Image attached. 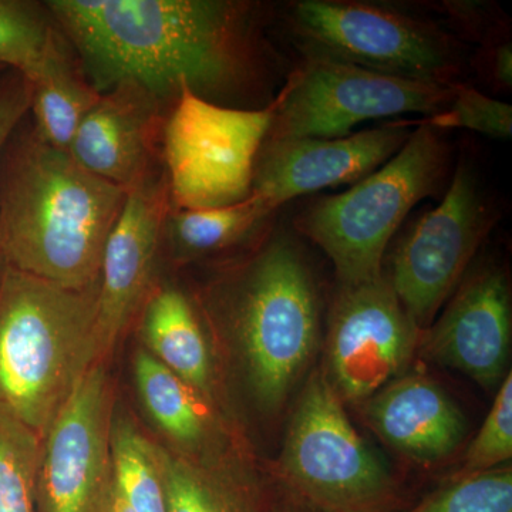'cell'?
Segmentation results:
<instances>
[{
	"instance_id": "7c38bea8",
	"label": "cell",
	"mask_w": 512,
	"mask_h": 512,
	"mask_svg": "<svg viewBox=\"0 0 512 512\" xmlns=\"http://www.w3.org/2000/svg\"><path fill=\"white\" fill-rule=\"evenodd\" d=\"M111 419L109 376L100 362L40 437L37 493L43 512H103L113 488Z\"/></svg>"
},
{
	"instance_id": "44dd1931",
	"label": "cell",
	"mask_w": 512,
	"mask_h": 512,
	"mask_svg": "<svg viewBox=\"0 0 512 512\" xmlns=\"http://www.w3.org/2000/svg\"><path fill=\"white\" fill-rule=\"evenodd\" d=\"M35 133L49 146L67 153L77 127L100 94L64 52L30 80Z\"/></svg>"
},
{
	"instance_id": "3957f363",
	"label": "cell",
	"mask_w": 512,
	"mask_h": 512,
	"mask_svg": "<svg viewBox=\"0 0 512 512\" xmlns=\"http://www.w3.org/2000/svg\"><path fill=\"white\" fill-rule=\"evenodd\" d=\"M217 302L249 399L276 416L311 373L322 340L308 262L291 239L272 238L228 279Z\"/></svg>"
},
{
	"instance_id": "ffe728a7",
	"label": "cell",
	"mask_w": 512,
	"mask_h": 512,
	"mask_svg": "<svg viewBox=\"0 0 512 512\" xmlns=\"http://www.w3.org/2000/svg\"><path fill=\"white\" fill-rule=\"evenodd\" d=\"M168 512H265L258 480L238 454L197 460L156 444Z\"/></svg>"
},
{
	"instance_id": "4fadbf2b",
	"label": "cell",
	"mask_w": 512,
	"mask_h": 512,
	"mask_svg": "<svg viewBox=\"0 0 512 512\" xmlns=\"http://www.w3.org/2000/svg\"><path fill=\"white\" fill-rule=\"evenodd\" d=\"M170 208L164 175L158 177L154 170L127 191L104 247L97 285V332L103 362L150 292Z\"/></svg>"
},
{
	"instance_id": "d4e9b609",
	"label": "cell",
	"mask_w": 512,
	"mask_h": 512,
	"mask_svg": "<svg viewBox=\"0 0 512 512\" xmlns=\"http://www.w3.org/2000/svg\"><path fill=\"white\" fill-rule=\"evenodd\" d=\"M39 434L0 407V512H35Z\"/></svg>"
},
{
	"instance_id": "6da1fadb",
	"label": "cell",
	"mask_w": 512,
	"mask_h": 512,
	"mask_svg": "<svg viewBox=\"0 0 512 512\" xmlns=\"http://www.w3.org/2000/svg\"><path fill=\"white\" fill-rule=\"evenodd\" d=\"M57 28L72 42L99 93L137 83L158 99L185 84L211 100L247 77V8L218 0H53Z\"/></svg>"
},
{
	"instance_id": "8fae6325",
	"label": "cell",
	"mask_w": 512,
	"mask_h": 512,
	"mask_svg": "<svg viewBox=\"0 0 512 512\" xmlns=\"http://www.w3.org/2000/svg\"><path fill=\"white\" fill-rule=\"evenodd\" d=\"M493 222L476 177L460 165L443 201L394 251L387 281L421 330L460 286Z\"/></svg>"
},
{
	"instance_id": "2e32d148",
	"label": "cell",
	"mask_w": 512,
	"mask_h": 512,
	"mask_svg": "<svg viewBox=\"0 0 512 512\" xmlns=\"http://www.w3.org/2000/svg\"><path fill=\"white\" fill-rule=\"evenodd\" d=\"M161 101L137 83L116 84L84 116L67 153L89 173L130 190L153 170Z\"/></svg>"
},
{
	"instance_id": "277c9868",
	"label": "cell",
	"mask_w": 512,
	"mask_h": 512,
	"mask_svg": "<svg viewBox=\"0 0 512 512\" xmlns=\"http://www.w3.org/2000/svg\"><path fill=\"white\" fill-rule=\"evenodd\" d=\"M97 285L63 288L10 266L0 278V407L40 437L103 362Z\"/></svg>"
},
{
	"instance_id": "ac0fdd59",
	"label": "cell",
	"mask_w": 512,
	"mask_h": 512,
	"mask_svg": "<svg viewBox=\"0 0 512 512\" xmlns=\"http://www.w3.org/2000/svg\"><path fill=\"white\" fill-rule=\"evenodd\" d=\"M134 380L144 409L173 450L197 460L234 453L217 406L147 352L134 356Z\"/></svg>"
},
{
	"instance_id": "30bf717a",
	"label": "cell",
	"mask_w": 512,
	"mask_h": 512,
	"mask_svg": "<svg viewBox=\"0 0 512 512\" xmlns=\"http://www.w3.org/2000/svg\"><path fill=\"white\" fill-rule=\"evenodd\" d=\"M421 335L423 330L403 308L387 276L339 285L320 369L343 403L360 406L404 375Z\"/></svg>"
},
{
	"instance_id": "7402d4cb",
	"label": "cell",
	"mask_w": 512,
	"mask_h": 512,
	"mask_svg": "<svg viewBox=\"0 0 512 512\" xmlns=\"http://www.w3.org/2000/svg\"><path fill=\"white\" fill-rule=\"evenodd\" d=\"M274 210L258 195L220 208L173 210L164 222L165 238L177 258H200L238 244Z\"/></svg>"
},
{
	"instance_id": "484cf974",
	"label": "cell",
	"mask_w": 512,
	"mask_h": 512,
	"mask_svg": "<svg viewBox=\"0 0 512 512\" xmlns=\"http://www.w3.org/2000/svg\"><path fill=\"white\" fill-rule=\"evenodd\" d=\"M396 512H512V468L456 476L419 503Z\"/></svg>"
},
{
	"instance_id": "52a82bcc",
	"label": "cell",
	"mask_w": 512,
	"mask_h": 512,
	"mask_svg": "<svg viewBox=\"0 0 512 512\" xmlns=\"http://www.w3.org/2000/svg\"><path fill=\"white\" fill-rule=\"evenodd\" d=\"M284 94L261 110L220 106L183 86L164 123V180L173 210L220 208L252 194L256 160Z\"/></svg>"
},
{
	"instance_id": "4316f807",
	"label": "cell",
	"mask_w": 512,
	"mask_h": 512,
	"mask_svg": "<svg viewBox=\"0 0 512 512\" xmlns=\"http://www.w3.org/2000/svg\"><path fill=\"white\" fill-rule=\"evenodd\" d=\"M512 457V373L498 386L493 407L468 447L464 466L457 476L484 473L507 466Z\"/></svg>"
},
{
	"instance_id": "836d02e7",
	"label": "cell",
	"mask_w": 512,
	"mask_h": 512,
	"mask_svg": "<svg viewBox=\"0 0 512 512\" xmlns=\"http://www.w3.org/2000/svg\"><path fill=\"white\" fill-rule=\"evenodd\" d=\"M6 67H3V66H0V74H2L3 72H6Z\"/></svg>"
},
{
	"instance_id": "f546056e",
	"label": "cell",
	"mask_w": 512,
	"mask_h": 512,
	"mask_svg": "<svg viewBox=\"0 0 512 512\" xmlns=\"http://www.w3.org/2000/svg\"><path fill=\"white\" fill-rule=\"evenodd\" d=\"M265 512H319L305 501L299 500L281 485L278 487L274 497L266 498Z\"/></svg>"
},
{
	"instance_id": "4dcf8cb0",
	"label": "cell",
	"mask_w": 512,
	"mask_h": 512,
	"mask_svg": "<svg viewBox=\"0 0 512 512\" xmlns=\"http://www.w3.org/2000/svg\"><path fill=\"white\" fill-rule=\"evenodd\" d=\"M494 76L498 82L510 87L512 84V47L511 43L498 47L494 57Z\"/></svg>"
},
{
	"instance_id": "ba28073f",
	"label": "cell",
	"mask_w": 512,
	"mask_h": 512,
	"mask_svg": "<svg viewBox=\"0 0 512 512\" xmlns=\"http://www.w3.org/2000/svg\"><path fill=\"white\" fill-rule=\"evenodd\" d=\"M454 89L453 84L403 79L312 53L282 89L266 138H342L367 120L431 117L446 109Z\"/></svg>"
},
{
	"instance_id": "f1b7e54d",
	"label": "cell",
	"mask_w": 512,
	"mask_h": 512,
	"mask_svg": "<svg viewBox=\"0 0 512 512\" xmlns=\"http://www.w3.org/2000/svg\"><path fill=\"white\" fill-rule=\"evenodd\" d=\"M30 107V84L22 74H0V158Z\"/></svg>"
},
{
	"instance_id": "603a6c76",
	"label": "cell",
	"mask_w": 512,
	"mask_h": 512,
	"mask_svg": "<svg viewBox=\"0 0 512 512\" xmlns=\"http://www.w3.org/2000/svg\"><path fill=\"white\" fill-rule=\"evenodd\" d=\"M113 483L136 512H168L156 444L133 420L113 413L110 431Z\"/></svg>"
},
{
	"instance_id": "e0dca14e",
	"label": "cell",
	"mask_w": 512,
	"mask_h": 512,
	"mask_svg": "<svg viewBox=\"0 0 512 512\" xmlns=\"http://www.w3.org/2000/svg\"><path fill=\"white\" fill-rule=\"evenodd\" d=\"M360 406L370 429L387 446L419 463L444 460L466 437V417L457 404L421 373L397 377Z\"/></svg>"
},
{
	"instance_id": "5bb4252c",
	"label": "cell",
	"mask_w": 512,
	"mask_h": 512,
	"mask_svg": "<svg viewBox=\"0 0 512 512\" xmlns=\"http://www.w3.org/2000/svg\"><path fill=\"white\" fill-rule=\"evenodd\" d=\"M409 123H389L342 138H266L252 194L272 208L323 188L359 183L399 153Z\"/></svg>"
},
{
	"instance_id": "d6986e66",
	"label": "cell",
	"mask_w": 512,
	"mask_h": 512,
	"mask_svg": "<svg viewBox=\"0 0 512 512\" xmlns=\"http://www.w3.org/2000/svg\"><path fill=\"white\" fill-rule=\"evenodd\" d=\"M144 349L217 406L214 357L188 296L173 285L151 288L141 306Z\"/></svg>"
},
{
	"instance_id": "9c48e42d",
	"label": "cell",
	"mask_w": 512,
	"mask_h": 512,
	"mask_svg": "<svg viewBox=\"0 0 512 512\" xmlns=\"http://www.w3.org/2000/svg\"><path fill=\"white\" fill-rule=\"evenodd\" d=\"M292 25L313 55L417 82L450 84L453 57L446 40L393 10L303 0L293 8Z\"/></svg>"
},
{
	"instance_id": "7a4b0ae2",
	"label": "cell",
	"mask_w": 512,
	"mask_h": 512,
	"mask_svg": "<svg viewBox=\"0 0 512 512\" xmlns=\"http://www.w3.org/2000/svg\"><path fill=\"white\" fill-rule=\"evenodd\" d=\"M13 138V137H12ZM0 158V251L6 266L63 288L99 284L127 190L80 167L35 131Z\"/></svg>"
},
{
	"instance_id": "1f68e13d",
	"label": "cell",
	"mask_w": 512,
	"mask_h": 512,
	"mask_svg": "<svg viewBox=\"0 0 512 512\" xmlns=\"http://www.w3.org/2000/svg\"><path fill=\"white\" fill-rule=\"evenodd\" d=\"M103 512H136L130 505L127 504V501L121 497L119 491L116 490V487L111 488L109 498H107L106 505H104Z\"/></svg>"
},
{
	"instance_id": "9a60e30c",
	"label": "cell",
	"mask_w": 512,
	"mask_h": 512,
	"mask_svg": "<svg viewBox=\"0 0 512 512\" xmlns=\"http://www.w3.org/2000/svg\"><path fill=\"white\" fill-rule=\"evenodd\" d=\"M511 330L507 276L495 268L481 269L458 286L441 318L423 330L417 350L491 390L507 376Z\"/></svg>"
},
{
	"instance_id": "8992f818",
	"label": "cell",
	"mask_w": 512,
	"mask_h": 512,
	"mask_svg": "<svg viewBox=\"0 0 512 512\" xmlns=\"http://www.w3.org/2000/svg\"><path fill=\"white\" fill-rule=\"evenodd\" d=\"M320 367L293 404L279 456V485L319 512L399 511L392 470L359 436Z\"/></svg>"
},
{
	"instance_id": "cb8c5ba5",
	"label": "cell",
	"mask_w": 512,
	"mask_h": 512,
	"mask_svg": "<svg viewBox=\"0 0 512 512\" xmlns=\"http://www.w3.org/2000/svg\"><path fill=\"white\" fill-rule=\"evenodd\" d=\"M64 52L63 35L39 6L0 0V66L30 82Z\"/></svg>"
},
{
	"instance_id": "83f0119b",
	"label": "cell",
	"mask_w": 512,
	"mask_h": 512,
	"mask_svg": "<svg viewBox=\"0 0 512 512\" xmlns=\"http://www.w3.org/2000/svg\"><path fill=\"white\" fill-rule=\"evenodd\" d=\"M421 123L436 128H467L484 136L511 138L512 107L504 101L491 99L473 87L456 86L450 104Z\"/></svg>"
},
{
	"instance_id": "5b68a950",
	"label": "cell",
	"mask_w": 512,
	"mask_h": 512,
	"mask_svg": "<svg viewBox=\"0 0 512 512\" xmlns=\"http://www.w3.org/2000/svg\"><path fill=\"white\" fill-rule=\"evenodd\" d=\"M446 164L439 130L420 123L396 156L350 190L316 201L296 227L328 255L339 285L375 281L383 276L390 239L414 205L436 190Z\"/></svg>"
},
{
	"instance_id": "d6a6232c",
	"label": "cell",
	"mask_w": 512,
	"mask_h": 512,
	"mask_svg": "<svg viewBox=\"0 0 512 512\" xmlns=\"http://www.w3.org/2000/svg\"><path fill=\"white\" fill-rule=\"evenodd\" d=\"M5 259H3L2 251H0V278H2L3 271H5Z\"/></svg>"
}]
</instances>
